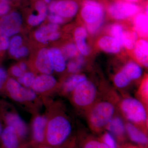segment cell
Returning <instances> with one entry per match:
<instances>
[{
  "label": "cell",
  "mask_w": 148,
  "mask_h": 148,
  "mask_svg": "<svg viewBox=\"0 0 148 148\" xmlns=\"http://www.w3.org/2000/svg\"><path fill=\"white\" fill-rule=\"evenodd\" d=\"M45 144L60 148L71 135L73 127L70 119L62 112H54L47 116Z\"/></svg>",
  "instance_id": "1"
},
{
  "label": "cell",
  "mask_w": 148,
  "mask_h": 148,
  "mask_svg": "<svg viewBox=\"0 0 148 148\" xmlns=\"http://www.w3.org/2000/svg\"><path fill=\"white\" fill-rule=\"evenodd\" d=\"M115 113V106L112 101L104 100L95 103L88 110V122L90 129L97 132L106 129Z\"/></svg>",
  "instance_id": "2"
},
{
  "label": "cell",
  "mask_w": 148,
  "mask_h": 148,
  "mask_svg": "<svg viewBox=\"0 0 148 148\" xmlns=\"http://www.w3.org/2000/svg\"><path fill=\"white\" fill-rule=\"evenodd\" d=\"M120 109L125 118L143 131L147 126L148 114L147 108L140 100L126 97L120 103Z\"/></svg>",
  "instance_id": "3"
},
{
  "label": "cell",
  "mask_w": 148,
  "mask_h": 148,
  "mask_svg": "<svg viewBox=\"0 0 148 148\" xmlns=\"http://www.w3.org/2000/svg\"><path fill=\"white\" fill-rule=\"evenodd\" d=\"M98 93L95 84L86 79L79 84L71 93V101L77 108L88 110L96 102Z\"/></svg>",
  "instance_id": "4"
},
{
  "label": "cell",
  "mask_w": 148,
  "mask_h": 148,
  "mask_svg": "<svg viewBox=\"0 0 148 148\" xmlns=\"http://www.w3.org/2000/svg\"><path fill=\"white\" fill-rule=\"evenodd\" d=\"M4 87L8 95L14 101L18 103H32L37 99V94L34 90L24 87L13 78L8 79Z\"/></svg>",
  "instance_id": "5"
},
{
  "label": "cell",
  "mask_w": 148,
  "mask_h": 148,
  "mask_svg": "<svg viewBox=\"0 0 148 148\" xmlns=\"http://www.w3.org/2000/svg\"><path fill=\"white\" fill-rule=\"evenodd\" d=\"M143 75L141 66L135 62L127 63L114 78L115 86L119 88L127 87L132 81L138 79Z\"/></svg>",
  "instance_id": "6"
},
{
  "label": "cell",
  "mask_w": 148,
  "mask_h": 148,
  "mask_svg": "<svg viewBox=\"0 0 148 148\" xmlns=\"http://www.w3.org/2000/svg\"><path fill=\"white\" fill-rule=\"evenodd\" d=\"M81 16L86 24L104 20L105 9L101 3L96 0H83Z\"/></svg>",
  "instance_id": "7"
},
{
  "label": "cell",
  "mask_w": 148,
  "mask_h": 148,
  "mask_svg": "<svg viewBox=\"0 0 148 148\" xmlns=\"http://www.w3.org/2000/svg\"><path fill=\"white\" fill-rule=\"evenodd\" d=\"M110 16L116 20H124L139 13L140 8L135 3L119 1L110 4L108 9Z\"/></svg>",
  "instance_id": "8"
},
{
  "label": "cell",
  "mask_w": 148,
  "mask_h": 148,
  "mask_svg": "<svg viewBox=\"0 0 148 148\" xmlns=\"http://www.w3.org/2000/svg\"><path fill=\"white\" fill-rule=\"evenodd\" d=\"M22 22L21 15L17 12H12L1 17L0 19V29L4 36H12L19 32Z\"/></svg>",
  "instance_id": "9"
},
{
  "label": "cell",
  "mask_w": 148,
  "mask_h": 148,
  "mask_svg": "<svg viewBox=\"0 0 148 148\" xmlns=\"http://www.w3.org/2000/svg\"><path fill=\"white\" fill-rule=\"evenodd\" d=\"M2 117L6 125L12 126L15 130L21 140L25 139L28 134V127L24 121L16 112H2Z\"/></svg>",
  "instance_id": "10"
},
{
  "label": "cell",
  "mask_w": 148,
  "mask_h": 148,
  "mask_svg": "<svg viewBox=\"0 0 148 148\" xmlns=\"http://www.w3.org/2000/svg\"><path fill=\"white\" fill-rule=\"evenodd\" d=\"M57 85V81L52 75L41 74L36 77L31 89L36 94L45 95L52 92Z\"/></svg>",
  "instance_id": "11"
},
{
  "label": "cell",
  "mask_w": 148,
  "mask_h": 148,
  "mask_svg": "<svg viewBox=\"0 0 148 148\" xmlns=\"http://www.w3.org/2000/svg\"><path fill=\"white\" fill-rule=\"evenodd\" d=\"M35 66L41 74L51 75L54 71L50 49L43 48L39 51L35 61Z\"/></svg>",
  "instance_id": "12"
},
{
  "label": "cell",
  "mask_w": 148,
  "mask_h": 148,
  "mask_svg": "<svg viewBox=\"0 0 148 148\" xmlns=\"http://www.w3.org/2000/svg\"><path fill=\"white\" fill-rule=\"evenodd\" d=\"M47 116L37 115L32 123V137L34 143L42 145L45 142V131L47 123Z\"/></svg>",
  "instance_id": "13"
},
{
  "label": "cell",
  "mask_w": 148,
  "mask_h": 148,
  "mask_svg": "<svg viewBox=\"0 0 148 148\" xmlns=\"http://www.w3.org/2000/svg\"><path fill=\"white\" fill-rule=\"evenodd\" d=\"M79 10L77 3L73 0L56 1L55 13L63 18H71L76 14Z\"/></svg>",
  "instance_id": "14"
},
{
  "label": "cell",
  "mask_w": 148,
  "mask_h": 148,
  "mask_svg": "<svg viewBox=\"0 0 148 148\" xmlns=\"http://www.w3.org/2000/svg\"><path fill=\"white\" fill-rule=\"evenodd\" d=\"M0 138L4 148H21V139L12 126L6 125L3 129Z\"/></svg>",
  "instance_id": "15"
},
{
  "label": "cell",
  "mask_w": 148,
  "mask_h": 148,
  "mask_svg": "<svg viewBox=\"0 0 148 148\" xmlns=\"http://www.w3.org/2000/svg\"><path fill=\"white\" fill-rule=\"evenodd\" d=\"M106 129L116 140H123L126 134L125 123L120 116L116 115L111 120Z\"/></svg>",
  "instance_id": "16"
},
{
  "label": "cell",
  "mask_w": 148,
  "mask_h": 148,
  "mask_svg": "<svg viewBox=\"0 0 148 148\" xmlns=\"http://www.w3.org/2000/svg\"><path fill=\"white\" fill-rule=\"evenodd\" d=\"M126 134L130 140L141 146L147 145L148 139L146 132L131 123H125Z\"/></svg>",
  "instance_id": "17"
},
{
  "label": "cell",
  "mask_w": 148,
  "mask_h": 148,
  "mask_svg": "<svg viewBox=\"0 0 148 148\" xmlns=\"http://www.w3.org/2000/svg\"><path fill=\"white\" fill-rule=\"evenodd\" d=\"M87 31L83 27H78L74 32V38L77 48L83 56H87L90 52V48L86 43Z\"/></svg>",
  "instance_id": "18"
},
{
  "label": "cell",
  "mask_w": 148,
  "mask_h": 148,
  "mask_svg": "<svg viewBox=\"0 0 148 148\" xmlns=\"http://www.w3.org/2000/svg\"><path fill=\"white\" fill-rule=\"evenodd\" d=\"M98 45L103 51L110 53H119L121 46L119 42L111 36H104L98 41Z\"/></svg>",
  "instance_id": "19"
},
{
  "label": "cell",
  "mask_w": 148,
  "mask_h": 148,
  "mask_svg": "<svg viewBox=\"0 0 148 148\" xmlns=\"http://www.w3.org/2000/svg\"><path fill=\"white\" fill-rule=\"evenodd\" d=\"M36 9L38 14H32L29 16L28 22L32 26H38L44 21L47 15V9L46 5L42 1H38L36 3Z\"/></svg>",
  "instance_id": "20"
},
{
  "label": "cell",
  "mask_w": 148,
  "mask_h": 148,
  "mask_svg": "<svg viewBox=\"0 0 148 148\" xmlns=\"http://www.w3.org/2000/svg\"><path fill=\"white\" fill-rule=\"evenodd\" d=\"M134 28L138 36L147 38L148 34V12L138 13L135 15Z\"/></svg>",
  "instance_id": "21"
},
{
  "label": "cell",
  "mask_w": 148,
  "mask_h": 148,
  "mask_svg": "<svg viewBox=\"0 0 148 148\" xmlns=\"http://www.w3.org/2000/svg\"><path fill=\"white\" fill-rule=\"evenodd\" d=\"M135 54L137 60L146 68L148 66V42L147 40H138L135 48Z\"/></svg>",
  "instance_id": "22"
},
{
  "label": "cell",
  "mask_w": 148,
  "mask_h": 148,
  "mask_svg": "<svg viewBox=\"0 0 148 148\" xmlns=\"http://www.w3.org/2000/svg\"><path fill=\"white\" fill-rule=\"evenodd\" d=\"M86 79L87 77L84 75L74 74L64 83L61 92L64 95L71 94L79 84Z\"/></svg>",
  "instance_id": "23"
},
{
  "label": "cell",
  "mask_w": 148,
  "mask_h": 148,
  "mask_svg": "<svg viewBox=\"0 0 148 148\" xmlns=\"http://www.w3.org/2000/svg\"><path fill=\"white\" fill-rule=\"evenodd\" d=\"M53 62L54 71L57 73H62L66 68V58L62 51L57 48L53 47L50 49Z\"/></svg>",
  "instance_id": "24"
},
{
  "label": "cell",
  "mask_w": 148,
  "mask_h": 148,
  "mask_svg": "<svg viewBox=\"0 0 148 148\" xmlns=\"http://www.w3.org/2000/svg\"><path fill=\"white\" fill-rule=\"evenodd\" d=\"M59 29L58 25L52 24L43 26L38 29L35 33V37L39 42L46 44L49 42L48 36L53 32H57Z\"/></svg>",
  "instance_id": "25"
},
{
  "label": "cell",
  "mask_w": 148,
  "mask_h": 148,
  "mask_svg": "<svg viewBox=\"0 0 148 148\" xmlns=\"http://www.w3.org/2000/svg\"><path fill=\"white\" fill-rule=\"evenodd\" d=\"M138 35L135 31H124L123 46L128 50L134 49L138 41Z\"/></svg>",
  "instance_id": "26"
},
{
  "label": "cell",
  "mask_w": 148,
  "mask_h": 148,
  "mask_svg": "<svg viewBox=\"0 0 148 148\" xmlns=\"http://www.w3.org/2000/svg\"><path fill=\"white\" fill-rule=\"evenodd\" d=\"M84 59L83 56L78 54L74 61L69 62L67 64L68 71L71 73L75 74L79 72L84 64Z\"/></svg>",
  "instance_id": "27"
},
{
  "label": "cell",
  "mask_w": 148,
  "mask_h": 148,
  "mask_svg": "<svg viewBox=\"0 0 148 148\" xmlns=\"http://www.w3.org/2000/svg\"><path fill=\"white\" fill-rule=\"evenodd\" d=\"M124 29L123 27L119 24H115L111 26L110 33L111 36L115 39L119 43L121 47L123 46V38Z\"/></svg>",
  "instance_id": "28"
},
{
  "label": "cell",
  "mask_w": 148,
  "mask_h": 148,
  "mask_svg": "<svg viewBox=\"0 0 148 148\" xmlns=\"http://www.w3.org/2000/svg\"><path fill=\"white\" fill-rule=\"evenodd\" d=\"M139 100L143 102L146 106L148 105V80L146 77L140 84L138 92Z\"/></svg>",
  "instance_id": "29"
},
{
  "label": "cell",
  "mask_w": 148,
  "mask_h": 148,
  "mask_svg": "<svg viewBox=\"0 0 148 148\" xmlns=\"http://www.w3.org/2000/svg\"><path fill=\"white\" fill-rule=\"evenodd\" d=\"M36 77L34 74L32 72H25L22 76L18 78L17 81L24 87L31 88Z\"/></svg>",
  "instance_id": "30"
},
{
  "label": "cell",
  "mask_w": 148,
  "mask_h": 148,
  "mask_svg": "<svg viewBox=\"0 0 148 148\" xmlns=\"http://www.w3.org/2000/svg\"><path fill=\"white\" fill-rule=\"evenodd\" d=\"M78 50L76 45L73 43H69L63 48L62 52L65 58H72L78 55Z\"/></svg>",
  "instance_id": "31"
},
{
  "label": "cell",
  "mask_w": 148,
  "mask_h": 148,
  "mask_svg": "<svg viewBox=\"0 0 148 148\" xmlns=\"http://www.w3.org/2000/svg\"><path fill=\"white\" fill-rule=\"evenodd\" d=\"M22 39L18 36H14L10 41L9 53L11 55L14 56L16 51L22 45Z\"/></svg>",
  "instance_id": "32"
},
{
  "label": "cell",
  "mask_w": 148,
  "mask_h": 148,
  "mask_svg": "<svg viewBox=\"0 0 148 148\" xmlns=\"http://www.w3.org/2000/svg\"><path fill=\"white\" fill-rule=\"evenodd\" d=\"M109 148H118L116 140L111 133L105 132L102 136V141Z\"/></svg>",
  "instance_id": "33"
},
{
  "label": "cell",
  "mask_w": 148,
  "mask_h": 148,
  "mask_svg": "<svg viewBox=\"0 0 148 148\" xmlns=\"http://www.w3.org/2000/svg\"><path fill=\"white\" fill-rule=\"evenodd\" d=\"M82 148H109L103 141L95 140H88L86 142Z\"/></svg>",
  "instance_id": "34"
},
{
  "label": "cell",
  "mask_w": 148,
  "mask_h": 148,
  "mask_svg": "<svg viewBox=\"0 0 148 148\" xmlns=\"http://www.w3.org/2000/svg\"><path fill=\"white\" fill-rule=\"evenodd\" d=\"M10 5L7 0L1 1H0V16L2 17L7 14L10 10Z\"/></svg>",
  "instance_id": "35"
},
{
  "label": "cell",
  "mask_w": 148,
  "mask_h": 148,
  "mask_svg": "<svg viewBox=\"0 0 148 148\" xmlns=\"http://www.w3.org/2000/svg\"><path fill=\"white\" fill-rule=\"evenodd\" d=\"M103 21L104 20H102L92 24H86L88 31L92 34H95L101 28V26L103 25Z\"/></svg>",
  "instance_id": "36"
},
{
  "label": "cell",
  "mask_w": 148,
  "mask_h": 148,
  "mask_svg": "<svg viewBox=\"0 0 148 148\" xmlns=\"http://www.w3.org/2000/svg\"><path fill=\"white\" fill-rule=\"evenodd\" d=\"M48 20L52 24H60L64 22V18L56 13H51L48 16Z\"/></svg>",
  "instance_id": "37"
},
{
  "label": "cell",
  "mask_w": 148,
  "mask_h": 148,
  "mask_svg": "<svg viewBox=\"0 0 148 148\" xmlns=\"http://www.w3.org/2000/svg\"><path fill=\"white\" fill-rule=\"evenodd\" d=\"M9 45L10 40L8 37L4 35L0 37V52L8 49Z\"/></svg>",
  "instance_id": "38"
},
{
  "label": "cell",
  "mask_w": 148,
  "mask_h": 148,
  "mask_svg": "<svg viewBox=\"0 0 148 148\" xmlns=\"http://www.w3.org/2000/svg\"><path fill=\"white\" fill-rule=\"evenodd\" d=\"M8 74L3 68L0 67V91L4 87L5 84L8 79Z\"/></svg>",
  "instance_id": "39"
},
{
  "label": "cell",
  "mask_w": 148,
  "mask_h": 148,
  "mask_svg": "<svg viewBox=\"0 0 148 148\" xmlns=\"http://www.w3.org/2000/svg\"><path fill=\"white\" fill-rule=\"evenodd\" d=\"M29 50L26 47L21 46L18 49L14 57L16 58H20L25 57L28 55Z\"/></svg>",
  "instance_id": "40"
},
{
  "label": "cell",
  "mask_w": 148,
  "mask_h": 148,
  "mask_svg": "<svg viewBox=\"0 0 148 148\" xmlns=\"http://www.w3.org/2000/svg\"><path fill=\"white\" fill-rule=\"evenodd\" d=\"M10 73L12 75L17 78L21 77L24 73L18 66H12L10 69Z\"/></svg>",
  "instance_id": "41"
},
{
  "label": "cell",
  "mask_w": 148,
  "mask_h": 148,
  "mask_svg": "<svg viewBox=\"0 0 148 148\" xmlns=\"http://www.w3.org/2000/svg\"><path fill=\"white\" fill-rule=\"evenodd\" d=\"M60 36V34L58 32H53L49 35L48 36V40L54 41L59 38Z\"/></svg>",
  "instance_id": "42"
},
{
  "label": "cell",
  "mask_w": 148,
  "mask_h": 148,
  "mask_svg": "<svg viewBox=\"0 0 148 148\" xmlns=\"http://www.w3.org/2000/svg\"><path fill=\"white\" fill-rule=\"evenodd\" d=\"M56 1H53L50 3L49 4V11L51 12V13H56L55 11V6L56 3Z\"/></svg>",
  "instance_id": "43"
},
{
  "label": "cell",
  "mask_w": 148,
  "mask_h": 148,
  "mask_svg": "<svg viewBox=\"0 0 148 148\" xmlns=\"http://www.w3.org/2000/svg\"><path fill=\"white\" fill-rule=\"evenodd\" d=\"M18 66L23 73H25L26 71H27V65L24 62H21V63L19 64Z\"/></svg>",
  "instance_id": "44"
},
{
  "label": "cell",
  "mask_w": 148,
  "mask_h": 148,
  "mask_svg": "<svg viewBox=\"0 0 148 148\" xmlns=\"http://www.w3.org/2000/svg\"><path fill=\"white\" fill-rule=\"evenodd\" d=\"M38 148H59L57 147H51V146H49L46 144H42V145H40L39 147Z\"/></svg>",
  "instance_id": "45"
},
{
  "label": "cell",
  "mask_w": 148,
  "mask_h": 148,
  "mask_svg": "<svg viewBox=\"0 0 148 148\" xmlns=\"http://www.w3.org/2000/svg\"><path fill=\"white\" fill-rule=\"evenodd\" d=\"M125 1H127V2L133 3H135L140 2L141 0H124Z\"/></svg>",
  "instance_id": "46"
},
{
  "label": "cell",
  "mask_w": 148,
  "mask_h": 148,
  "mask_svg": "<svg viewBox=\"0 0 148 148\" xmlns=\"http://www.w3.org/2000/svg\"><path fill=\"white\" fill-rule=\"evenodd\" d=\"M3 130V125L0 119V137H1V135L2 132Z\"/></svg>",
  "instance_id": "47"
},
{
  "label": "cell",
  "mask_w": 148,
  "mask_h": 148,
  "mask_svg": "<svg viewBox=\"0 0 148 148\" xmlns=\"http://www.w3.org/2000/svg\"><path fill=\"white\" fill-rule=\"evenodd\" d=\"M45 3H49L51 2V0H44Z\"/></svg>",
  "instance_id": "48"
},
{
  "label": "cell",
  "mask_w": 148,
  "mask_h": 148,
  "mask_svg": "<svg viewBox=\"0 0 148 148\" xmlns=\"http://www.w3.org/2000/svg\"><path fill=\"white\" fill-rule=\"evenodd\" d=\"M3 34L1 30L0 29V37L1 36H3Z\"/></svg>",
  "instance_id": "49"
},
{
  "label": "cell",
  "mask_w": 148,
  "mask_h": 148,
  "mask_svg": "<svg viewBox=\"0 0 148 148\" xmlns=\"http://www.w3.org/2000/svg\"><path fill=\"white\" fill-rule=\"evenodd\" d=\"M127 148H134V147H128Z\"/></svg>",
  "instance_id": "50"
},
{
  "label": "cell",
  "mask_w": 148,
  "mask_h": 148,
  "mask_svg": "<svg viewBox=\"0 0 148 148\" xmlns=\"http://www.w3.org/2000/svg\"><path fill=\"white\" fill-rule=\"evenodd\" d=\"M1 1H2V0H1Z\"/></svg>",
  "instance_id": "51"
}]
</instances>
